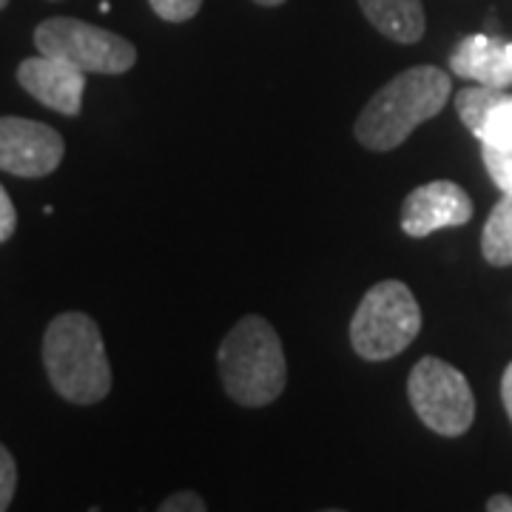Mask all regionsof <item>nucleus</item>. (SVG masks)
Instances as JSON below:
<instances>
[{
	"label": "nucleus",
	"mask_w": 512,
	"mask_h": 512,
	"mask_svg": "<svg viewBox=\"0 0 512 512\" xmlns=\"http://www.w3.org/2000/svg\"><path fill=\"white\" fill-rule=\"evenodd\" d=\"M40 55L72 63L86 74H126L137 63L131 40L77 18H49L35 29Z\"/></svg>",
	"instance_id": "nucleus-6"
},
{
	"label": "nucleus",
	"mask_w": 512,
	"mask_h": 512,
	"mask_svg": "<svg viewBox=\"0 0 512 512\" xmlns=\"http://www.w3.org/2000/svg\"><path fill=\"white\" fill-rule=\"evenodd\" d=\"M407 399L421 424L447 439L464 436L476 421V396L467 376L436 356H424L413 365Z\"/></svg>",
	"instance_id": "nucleus-5"
},
{
	"label": "nucleus",
	"mask_w": 512,
	"mask_h": 512,
	"mask_svg": "<svg viewBox=\"0 0 512 512\" xmlns=\"http://www.w3.org/2000/svg\"><path fill=\"white\" fill-rule=\"evenodd\" d=\"M15 228H18V211L12 205V197L6 194V188L0 185V242L12 237Z\"/></svg>",
	"instance_id": "nucleus-19"
},
{
	"label": "nucleus",
	"mask_w": 512,
	"mask_h": 512,
	"mask_svg": "<svg viewBox=\"0 0 512 512\" xmlns=\"http://www.w3.org/2000/svg\"><path fill=\"white\" fill-rule=\"evenodd\" d=\"M507 52H510V63H512V43H510V46H507Z\"/></svg>",
	"instance_id": "nucleus-24"
},
{
	"label": "nucleus",
	"mask_w": 512,
	"mask_h": 512,
	"mask_svg": "<svg viewBox=\"0 0 512 512\" xmlns=\"http://www.w3.org/2000/svg\"><path fill=\"white\" fill-rule=\"evenodd\" d=\"M359 9L376 32L402 46L419 43L427 29L421 0H359Z\"/></svg>",
	"instance_id": "nucleus-11"
},
{
	"label": "nucleus",
	"mask_w": 512,
	"mask_h": 512,
	"mask_svg": "<svg viewBox=\"0 0 512 512\" xmlns=\"http://www.w3.org/2000/svg\"><path fill=\"white\" fill-rule=\"evenodd\" d=\"M504 97V89H493V86H470V89H461L456 94V111L461 117V123L470 128L473 134H478V128L484 123V117L490 114L495 103Z\"/></svg>",
	"instance_id": "nucleus-13"
},
{
	"label": "nucleus",
	"mask_w": 512,
	"mask_h": 512,
	"mask_svg": "<svg viewBox=\"0 0 512 512\" xmlns=\"http://www.w3.org/2000/svg\"><path fill=\"white\" fill-rule=\"evenodd\" d=\"M217 365L225 393L242 407H265L276 402L288 382L282 342L271 322L254 313L242 316L228 330L217 353Z\"/></svg>",
	"instance_id": "nucleus-3"
},
{
	"label": "nucleus",
	"mask_w": 512,
	"mask_h": 512,
	"mask_svg": "<svg viewBox=\"0 0 512 512\" xmlns=\"http://www.w3.org/2000/svg\"><path fill=\"white\" fill-rule=\"evenodd\" d=\"M476 137L481 140V146L512 148V94L504 92V97L484 117Z\"/></svg>",
	"instance_id": "nucleus-14"
},
{
	"label": "nucleus",
	"mask_w": 512,
	"mask_h": 512,
	"mask_svg": "<svg viewBox=\"0 0 512 512\" xmlns=\"http://www.w3.org/2000/svg\"><path fill=\"white\" fill-rule=\"evenodd\" d=\"M9 6V0H0V9H6Z\"/></svg>",
	"instance_id": "nucleus-23"
},
{
	"label": "nucleus",
	"mask_w": 512,
	"mask_h": 512,
	"mask_svg": "<svg viewBox=\"0 0 512 512\" xmlns=\"http://www.w3.org/2000/svg\"><path fill=\"white\" fill-rule=\"evenodd\" d=\"M154 15L165 23H185L200 12L202 0H148Z\"/></svg>",
	"instance_id": "nucleus-16"
},
{
	"label": "nucleus",
	"mask_w": 512,
	"mask_h": 512,
	"mask_svg": "<svg viewBox=\"0 0 512 512\" xmlns=\"http://www.w3.org/2000/svg\"><path fill=\"white\" fill-rule=\"evenodd\" d=\"M18 83L23 92H29L37 103L55 109L57 114L77 117L83 109L86 72L74 69L66 60L49 55L26 57L18 66Z\"/></svg>",
	"instance_id": "nucleus-9"
},
{
	"label": "nucleus",
	"mask_w": 512,
	"mask_h": 512,
	"mask_svg": "<svg viewBox=\"0 0 512 512\" xmlns=\"http://www.w3.org/2000/svg\"><path fill=\"white\" fill-rule=\"evenodd\" d=\"M487 510L490 512H512V495H493L487 501Z\"/></svg>",
	"instance_id": "nucleus-21"
},
{
	"label": "nucleus",
	"mask_w": 512,
	"mask_h": 512,
	"mask_svg": "<svg viewBox=\"0 0 512 512\" xmlns=\"http://www.w3.org/2000/svg\"><path fill=\"white\" fill-rule=\"evenodd\" d=\"M473 220V200L458 183L433 180L413 188L402 205V231L421 239L441 228H458Z\"/></svg>",
	"instance_id": "nucleus-8"
},
{
	"label": "nucleus",
	"mask_w": 512,
	"mask_h": 512,
	"mask_svg": "<svg viewBox=\"0 0 512 512\" xmlns=\"http://www.w3.org/2000/svg\"><path fill=\"white\" fill-rule=\"evenodd\" d=\"M501 399H504V410L512 421V362L504 370V379H501Z\"/></svg>",
	"instance_id": "nucleus-20"
},
{
	"label": "nucleus",
	"mask_w": 512,
	"mask_h": 512,
	"mask_svg": "<svg viewBox=\"0 0 512 512\" xmlns=\"http://www.w3.org/2000/svg\"><path fill=\"white\" fill-rule=\"evenodd\" d=\"M481 157L501 194H512V148L481 146Z\"/></svg>",
	"instance_id": "nucleus-15"
},
{
	"label": "nucleus",
	"mask_w": 512,
	"mask_h": 512,
	"mask_svg": "<svg viewBox=\"0 0 512 512\" xmlns=\"http://www.w3.org/2000/svg\"><path fill=\"white\" fill-rule=\"evenodd\" d=\"M208 510V504H205V498L200 493H191V490H185V493H171L165 498L163 504H160V512H205Z\"/></svg>",
	"instance_id": "nucleus-18"
},
{
	"label": "nucleus",
	"mask_w": 512,
	"mask_h": 512,
	"mask_svg": "<svg viewBox=\"0 0 512 512\" xmlns=\"http://www.w3.org/2000/svg\"><path fill=\"white\" fill-rule=\"evenodd\" d=\"M507 46L510 43L487 35L464 37L456 52L450 55V69L458 77L476 80L481 86L507 89L512 86V63Z\"/></svg>",
	"instance_id": "nucleus-10"
},
{
	"label": "nucleus",
	"mask_w": 512,
	"mask_h": 512,
	"mask_svg": "<svg viewBox=\"0 0 512 512\" xmlns=\"http://www.w3.org/2000/svg\"><path fill=\"white\" fill-rule=\"evenodd\" d=\"M254 3H259V6H282L285 0H254Z\"/></svg>",
	"instance_id": "nucleus-22"
},
{
	"label": "nucleus",
	"mask_w": 512,
	"mask_h": 512,
	"mask_svg": "<svg viewBox=\"0 0 512 512\" xmlns=\"http://www.w3.org/2000/svg\"><path fill=\"white\" fill-rule=\"evenodd\" d=\"M481 254L495 268H510L512 265V194H504L495 202V208L484 222Z\"/></svg>",
	"instance_id": "nucleus-12"
},
{
	"label": "nucleus",
	"mask_w": 512,
	"mask_h": 512,
	"mask_svg": "<svg viewBox=\"0 0 512 512\" xmlns=\"http://www.w3.org/2000/svg\"><path fill=\"white\" fill-rule=\"evenodd\" d=\"M421 330V308L399 279H384L362 296L350 319V345L365 362H387L410 348Z\"/></svg>",
	"instance_id": "nucleus-4"
},
{
	"label": "nucleus",
	"mask_w": 512,
	"mask_h": 512,
	"mask_svg": "<svg viewBox=\"0 0 512 512\" xmlns=\"http://www.w3.org/2000/svg\"><path fill=\"white\" fill-rule=\"evenodd\" d=\"M450 94H453V80L436 66H413L396 74L387 86L367 100L353 128L356 140L367 151H393L421 123L441 114Z\"/></svg>",
	"instance_id": "nucleus-1"
},
{
	"label": "nucleus",
	"mask_w": 512,
	"mask_h": 512,
	"mask_svg": "<svg viewBox=\"0 0 512 512\" xmlns=\"http://www.w3.org/2000/svg\"><path fill=\"white\" fill-rule=\"evenodd\" d=\"M43 365L66 402L97 404L109 396V353L97 322L86 313H60L49 322L43 336Z\"/></svg>",
	"instance_id": "nucleus-2"
},
{
	"label": "nucleus",
	"mask_w": 512,
	"mask_h": 512,
	"mask_svg": "<svg viewBox=\"0 0 512 512\" xmlns=\"http://www.w3.org/2000/svg\"><path fill=\"white\" fill-rule=\"evenodd\" d=\"M15 490H18V467L12 453L0 444V512L9 510Z\"/></svg>",
	"instance_id": "nucleus-17"
},
{
	"label": "nucleus",
	"mask_w": 512,
	"mask_h": 512,
	"mask_svg": "<svg viewBox=\"0 0 512 512\" xmlns=\"http://www.w3.org/2000/svg\"><path fill=\"white\" fill-rule=\"evenodd\" d=\"M66 154L60 131L26 117H0V171L37 180L49 177Z\"/></svg>",
	"instance_id": "nucleus-7"
}]
</instances>
